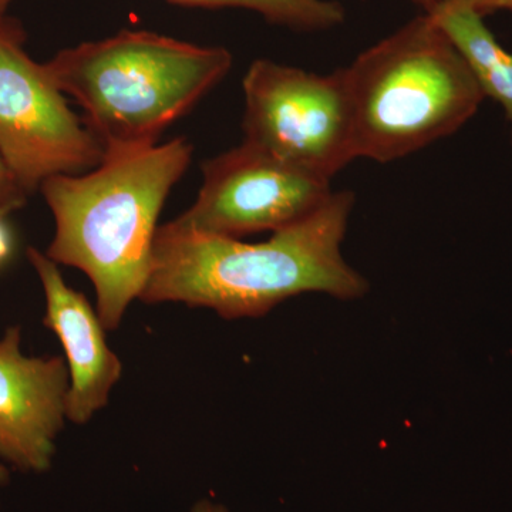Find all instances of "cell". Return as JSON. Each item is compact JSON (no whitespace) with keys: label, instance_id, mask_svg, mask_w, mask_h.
<instances>
[{"label":"cell","instance_id":"obj_1","mask_svg":"<svg viewBox=\"0 0 512 512\" xmlns=\"http://www.w3.org/2000/svg\"><path fill=\"white\" fill-rule=\"evenodd\" d=\"M355 195L333 192L302 221L272 232L264 242L158 227L146 303H185L224 319L259 318L302 293L362 298L369 282L342 255Z\"/></svg>","mask_w":512,"mask_h":512},{"label":"cell","instance_id":"obj_2","mask_svg":"<svg viewBox=\"0 0 512 512\" xmlns=\"http://www.w3.org/2000/svg\"><path fill=\"white\" fill-rule=\"evenodd\" d=\"M194 147L177 137L144 150L106 153L93 170L40 187L55 218L46 255L93 282L104 329L116 330L150 275L158 217L190 167Z\"/></svg>","mask_w":512,"mask_h":512},{"label":"cell","instance_id":"obj_3","mask_svg":"<svg viewBox=\"0 0 512 512\" xmlns=\"http://www.w3.org/2000/svg\"><path fill=\"white\" fill-rule=\"evenodd\" d=\"M57 89L76 101L106 153L158 146L232 67L225 47L198 46L147 30H123L57 53L45 63Z\"/></svg>","mask_w":512,"mask_h":512},{"label":"cell","instance_id":"obj_4","mask_svg":"<svg viewBox=\"0 0 512 512\" xmlns=\"http://www.w3.org/2000/svg\"><path fill=\"white\" fill-rule=\"evenodd\" d=\"M356 158L390 163L460 130L484 94L430 18L417 16L343 67Z\"/></svg>","mask_w":512,"mask_h":512},{"label":"cell","instance_id":"obj_5","mask_svg":"<svg viewBox=\"0 0 512 512\" xmlns=\"http://www.w3.org/2000/svg\"><path fill=\"white\" fill-rule=\"evenodd\" d=\"M242 87L245 143L326 180L356 160L343 69L322 76L259 59L249 66Z\"/></svg>","mask_w":512,"mask_h":512},{"label":"cell","instance_id":"obj_6","mask_svg":"<svg viewBox=\"0 0 512 512\" xmlns=\"http://www.w3.org/2000/svg\"><path fill=\"white\" fill-rule=\"evenodd\" d=\"M0 156L26 195L56 175L87 173L104 148L47 73L19 29L0 20Z\"/></svg>","mask_w":512,"mask_h":512},{"label":"cell","instance_id":"obj_7","mask_svg":"<svg viewBox=\"0 0 512 512\" xmlns=\"http://www.w3.org/2000/svg\"><path fill=\"white\" fill-rule=\"evenodd\" d=\"M201 171L197 200L170 221L174 228L239 239L281 231L333 194L330 180L245 141L204 161Z\"/></svg>","mask_w":512,"mask_h":512},{"label":"cell","instance_id":"obj_8","mask_svg":"<svg viewBox=\"0 0 512 512\" xmlns=\"http://www.w3.org/2000/svg\"><path fill=\"white\" fill-rule=\"evenodd\" d=\"M69 369L62 357L26 356L22 330L0 338V460L26 473L52 466L66 417Z\"/></svg>","mask_w":512,"mask_h":512},{"label":"cell","instance_id":"obj_9","mask_svg":"<svg viewBox=\"0 0 512 512\" xmlns=\"http://www.w3.org/2000/svg\"><path fill=\"white\" fill-rule=\"evenodd\" d=\"M28 258L45 292L43 325L59 338L67 357L70 376L67 420L86 424L106 407L123 365L107 345L106 329L99 313L83 293L66 284L59 265L36 248L28 249Z\"/></svg>","mask_w":512,"mask_h":512},{"label":"cell","instance_id":"obj_10","mask_svg":"<svg viewBox=\"0 0 512 512\" xmlns=\"http://www.w3.org/2000/svg\"><path fill=\"white\" fill-rule=\"evenodd\" d=\"M466 60L484 96L501 104L512 130V53L497 42L484 18L454 0L427 10Z\"/></svg>","mask_w":512,"mask_h":512},{"label":"cell","instance_id":"obj_11","mask_svg":"<svg viewBox=\"0 0 512 512\" xmlns=\"http://www.w3.org/2000/svg\"><path fill=\"white\" fill-rule=\"evenodd\" d=\"M13 0H0V19ZM181 6L204 9H245L269 23L301 32L335 28L345 20V9L335 0H170Z\"/></svg>","mask_w":512,"mask_h":512},{"label":"cell","instance_id":"obj_12","mask_svg":"<svg viewBox=\"0 0 512 512\" xmlns=\"http://www.w3.org/2000/svg\"><path fill=\"white\" fill-rule=\"evenodd\" d=\"M26 198L28 195L20 188L8 165L0 156V217L5 218L13 211H18L26 204Z\"/></svg>","mask_w":512,"mask_h":512},{"label":"cell","instance_id":"obj_13","mask_svg":"<svg viewBox=\"0 0 512 512\" xmlns=\"http://www.w3.org/2000/svg\"><path fill=\"white\" fill-rule=\"evenodd\" d=\"M454 2L473 10L481 18L491 15V13L500 12V10L512 13V0H454Z\"/></svg>","mask_w":512,"mask_h":512},{"label":"cell","instance_id":"obj_14","mask_svg":"<svg viewBox=\"0 0 512 512\" xmlns=\"http://www.w3.org/2000/svg\"><path fill=\"white\" fill-rule=\"evenodd\" d=\"M10 252H12V235L5 221L0 217V266L9 258Z\"/></svg>","mask_w":512,"mask_h":512},{"label":"cell","instance_id":"obj_15","mask_svg":"<svg viewBox=\"0 0 512 512\" xmlns=\"http://www.w3.org/2000/svg\"><path fill=\"white\" fill-rule=\"evenodd\" d=\"M192 512H228L227 508L221 504L212 503V501L202 500L194 505Z\"/></svg>","mask_w":512,"mask_h":512},{"label":"cell","instance_id":"obj_16","mask_svg":"<svg viewBox=\"0 0 512 512\" xmlns=\"http://www.w3.org/2000/svg\"><path fill=\"white\" fill-rule=\"evenodd\" d=\"M9 483V470L5 464L0 463V488Z\"/></svg>","mask_w":512,"mask_h":512},{"label":"cell","instance_id":"obj_17","mask_svg":"<svg viewBox=\"0 0 512 512\" xmlns=\"http://www.w3.org/2000/svg\"><path fill=\"white\" fill-rule=\"evenodd\" d=\"M414 3L420 5L424 9V12L433 8L434 5L440 2V0H413Z\"/></svg>","mask_w":512,"mask_h":512}]
</instances>
